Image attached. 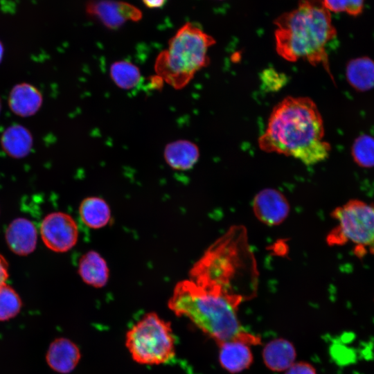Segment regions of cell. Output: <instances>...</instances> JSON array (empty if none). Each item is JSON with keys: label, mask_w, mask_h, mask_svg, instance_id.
I'll return each instance as SVG.
<instances>
[{"label": "cell", "mask_w": 374, "mask_h": 374, "mask_svg": "<svg viewBox=\"0 0 374 374\" xmlns=\"http://www.w3.org/2000/svg\"><path fill=\"white\" fill-rule=\"evenodd\" d=\"M323 138V121L315 103L308 97L287 96L273 108L258 143L265 152L292 157L310 166L330 154L331 146Z\"/></svg>", "instance_id": "cell-1"}, {"label": "cell", "mask_w": 374, "mask_h": 374, "mask_svg": "<svg viewBox=\"0 0 374 374\" xmlns=\"http://www.w3.org/2000/svg\"><path fill=\"white\" fill-rule=\"evenodd\" d=\"M244 299L220 286L201 285L187 279L177 283L168 306L176 316L190 319L217 344L230 340L256 344L259 339L243 329L238 316Z\"/></svg>", "instance_id": "cell-2"}, {"label": "cell", "mask_w": 374, "mask_h": 374, "mask_svg": "<svg viewBox=\"0 0 374 374\" xmlns=\"http://www.w3.org/2000/svg\"><path fill=\"white\" fill-rule=\"evenodd\" d=\"M274 24L276 50L281 57L321 65L333 80L326 47L337 30L322 0H299L296 8L278 16Z\"/></svg>", "instance_id": "cell-3"}, {"label": "cell", "mask_w": 374, "mask_h": 374, "mask_svg": "<svg viewBox=\"0 0 374 374\" xmlns=\"http://www.w3.org/2000/svg\"><path fill=\"white\" fill-rule=\"evenodd\" d=\"M191 280L201 285H218L248 298L244 285L255 290V262L243 229L232 228L214 242L189 271Z\"/></svg>", "instance_id": "cell-4"}, {"label": "cell", "mask_w": 374, "mask_h": 374, "mask_svg": "<svg viewBox=\"0 0 374 374\" xmlns=\"http://www.w3.org/2000/svg\"><path fill=\"white\" fill-rule=\"evenodd\" d=\"M215 42L198 26L186 22L157 56L155 75L175 89L184 88L197 72L209 64L208 51Z\"/></svg>", "instance_id": "cell-5"}, {"label": "cell", "mask_w": 374, "mask_h": 374, "mask_svg": "<svg viewBox=\"0 0 374 374\" xmlns=\"http://www.w3.org/2000/svg\"><path fill=\"white\" fill-rule=\"evenodd\" d=\"M125 346L132 359L145 365H160L175 355V339L170 322L148 312L126 333Z\"/></svg>", "instance_id": "cell-6"}, {"label": "cell", "mask_w": 374, "mask_h": 374, "mask_svg": "<svg viewBox=\"0 0 374 374\" xmlns=\"http://www.w3.org/2000/svg\"><path fill=\"white\" fill-rule=\"evenodd\" d=\"M336 226L327 236L330 245L351 243L359 256L374 254V206L352 199L332 213Z\"/></svg>", "instance_id": "cell-7"}, {"label": "cell", "mask_w": 374, "mask_h": 374, "mask_svg": "<svg viewBox=\"0 0 374 374\" xmlns=\"http://www.w3.org/2000/svg\"><path fill=\"white\" fill-rule=\"evenodd\" d=\"M40 234L44 244L55 252H66L78 239V227L69 214L54 212L47 215L40 226Z\"/></svg>", "instance_id": "cell-8"}, {"label": "cell", "mask_w": 374, "mask_h": 374, "mask_svg": "<svg viewBox=\"0 0 374 374\" xmlns=\"http://www.w3.org/2000/svg\"><path fill=\"white\" fill-rule=\"evenodd\" d=\"M87 14L109 29H117L127 21L142 19V12L135 6L118 0H89Z\"/></svg>", "instance_id": "cell-9"}, {"label": "cell", "mask_w": 374, "mask_h": 374, "mask_svg": "<svg viewBox=\"0 0 374 374\" xmlns=\"http://www.w3.org/2000/svg\"><path fill=\"white\" fill-rule=\"evenodd\" d=\"M253 209L256 217L262 223L274 226L283 222L290 211L285 197L274 188H265L256 195Z\"/></svg>", "instance_id": "cell-10"}, {"label": "cell", "mask_w": 374, "mask_h": 374, "mask_svg": "<svg viewBox=\"0 0 374 374\" xmlns=\"http://www.w3.org/2000/svg\"><path fill=\"white\" fill-rule=\"evenodd\" d=\"M6 240L10 249L19 256H27L35 249L37 232L34 224L26 218L15 219L7 227Z\"/></svg>", "instance_id": "cell-11"}, {"label": "cell", "mask_w": 374, "mask_h": 374, "mask_svg": "<svg viewBox=\"0 0 374 374\" xmlns=\"http://www.w3.org/2000/svg\"><path fill=\"white\" fill-rule=\"evenodd\" d=\"M81 357L78 346L66 338H58L50 345L46 355V362L55 371L66 374L77 366Z\"/></svg>", "instance_id": "cell-12"}, {"label": "cell", "mask_w": 374, "mask_h": 374, "mask_svg": "<svg viewBox=\"0 0 374 374\" xmlns=\"http://www.w3.org/2000/svg\"><path fill=\"white\" fill-rule=\"evenodd\" d=\"M219 362L231 373H238L249 368L253 363L250 345L239 340H230L218 344Z\"/></svg>", "instance_id": "cell-13"}, {"label": "cell", "mask_w": 374, "mask_h": 374, "mask_svg": "<svg viewBox=\"0 0 374 374\" xmlns=\"http://www.w3.org/2000/svg\"><path fill=\"white\" fill-rule=\"evenodd\" d=\"M163 157L172 169L188 170L197 162L199 150L198 146L190 141L177 140L166 145Z\"/></svg>", "instance_id": "cell-14"}, {"label": "cell", "mask_w": 374, "mask_h": 374, "mask_svg": "<svg viewBox=\"0 0 374 374\" xmlns=\"http://www.w3.org/2000/svg\"><path fill=\"white\" fill-rule=\"evenodd\" d=\"M78 274L86 284L100 288L107 284L109 271L104 258L97 251L91 250L80 259Z\"/></svg>", "instance_id": "cell-15"}, {"label": "cell", "mask_w": 374, "mask_h": 374, "mask_svg": "<svg viewBox=\"0 0 374 374\" xmlns=\"http://www.w3.org/2000/svg\"><path fill=\"white\" fill-rule=\"evenodd\" d=\"M265 366L273 371H285L294 362L296 357L293 344L285 339H276L268 342L262 350Z\"/></svg>", "instance_id": "cell-16"}, {"label": "cell", "mask_w": 374, "mask_h": 374, "mask_svg": "<svg viewBox=\"0 0 374 374\" xmlns=\"http://www.w3.org/2000/svg\"><path fill=\"white\" fill-rule=\"evenodd\" d=\"M10 109L20 116H30L35 114L42 104L41 93L33 86L21 83L15 85L8 98Z\"/></svg>", "instance_id": "cell-17"}, {"label": "cell", "mask_w": 374, "mask_h": 374, "mask_svg": "<svg viewBox=\"0 0 374 374\" xmlns=\"http://www.w3.org/2000/svg\"><path fill=\"white\" fill-rule=\"evenodd\" d=\"M349 84L357 91H366L374 87V60L368 57L350 60L346 68Z\"/></svg>", "instance_id": "cell-18"}, {"label": "cell", "mask_w": 374, "mask_h": 374, "mask_svg": "<svg viewBox=\"0 0 374 374\" xmlns=\"http://www.w3.org/2000/svg\"><path fill=\"white\" fill-rule=\"evenodd\" d=\"M79 214L82 222L93 229L105 226L111 220L109 206L99 197L84 198L80 204Z\"/></svg>", "instance_id": "cell-19"}, {"label": "cell", "mask_w": 374, "mask_h": 374, "mask_svg": "<svg viewBox=\"0 0 374 374\" xmlns=\"http://www.w3.org/2000/svg\"><path fill=\"white\" fill-rule=\"evenodd\" d=\"M5 152L14 158H22L28 154L33 145V138L29 131L19 125L9 127L1 139Z\"/></svg>", "instance_id": "cell-20"}, {"label": "cell", "mask_w": 374, "mask_h": 374, "mask_svg": "<svg viewBox=\"0 0 374 374\" xmlns=\"http://www.w3.org/2000/svg\"><path fill=\"white\" fill-rule=\"evenodd\" d=\"M109 75L112 80L119 88L132 89L139 84L141 73L139 68L128 60H118L110 65Z\"/></svg>", "instance_id": "cell-21"}, {"label": "cell", "mask_w": 374, "mask_h": 374, "mask_svg": "<svg viewBox=\"0 0 374 374\" xmlns=\"http://www.w3.org/2000/svg\"><path fill=\"white\" fill-rule=\"evenodd\" d=\"M351 155L359 166L366 168L374 167V137L368 134L357 137L351 147Z\"/></svg>", "instance_id": "cell-22"}, {"label": "cell", "mask_w": 374, "mask_h": 374, "mask_svg": "<svg viewBox=\"0 0 374 374\" xmlns=\"http://www.w3.org/2000/svg\"><path fill=\"white\" fill-rule=\"evenodd\" d=\"M21 300L15 290L6 283L0 286V321L10 319L20 312Z\"/></svg>", "instance_id": "cell-23"}, {"label": "cell", "mask_w": 374, "mask_h": 374, "mask_svg": "<svg viewBox=\"0 0 374 374\" xmlns=\"http://www.w3.org/2000/svg\"><path fill=\"white\" fill-rule=\"evenodd\" d=\"M326 8L333 12H346L357 17L362 13L364 0H322Z\"/></svg>", "instance_id": "cell-24"}, {"label": "cell", "mask_w": 374, "mask_h": 374, "mask_svg": "<svg viewBox=\"0 0 374 374\" xmlns=\"http://www.w3.org/2000/svg\"><path fill=\"white\" fill-rule=\"evenodd\" d=\"M285 374H317L314 367L305 362H294Z\"/></svg>", "instance_id": "cell-25"}, {"label": "cell", "mask_w": 374, "mask_h": 374, "mask_svg": "<svg viewBox=\"0 0 374 374\" xmlns=\"http://www.w3.org/2000/svg\"><path fill=\"white\" fill-rule=\"evenodd\" d=\"M8 278V264L5 258L0 254V286L5 284Z\"/></svg>", "instance_id": "cell-26"}, {"label": "cell", "mask_w": 374, "mask_h": 374, "mask_svg": "<svg viewBox=\"0 0 374 374\" xmlns=\"http://www.w3.org/2000/svg\"><path fill=\"white\" fill-rule=\"evenodd\" d=\"M143 3L149 8H161L167 0H142Z\"/></svg>", "instance_id": "cell-27"}, {"label": "cell", "mask_w": 374, "mask_h": 374, "mask_svg": "<svg viewBox=\"0 0 374 374\" xmlns=\"http://www.w3.org/2000/svg\"><path fill=\"white\" fill-rule=\"evenodd\" d=\"M3 55V46L2 43L0 42V62L2 60Z\"/></svg>", "instance_id": "cell-28"}, {"label": "cell", "mask_w": 374, "mask_h": 374, "mask_svg": "<svg viewBox=\"0 0 374 374\" xmlns=\"http://www.w3.org/2000/svg\"><path fill=\"white\" fill-rule=\"evenodd\" d=\"M1 100H0V111H1Z\"/></svg>", "instance_id": "cell-29"}]
</instances>
